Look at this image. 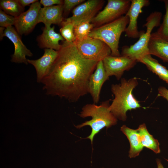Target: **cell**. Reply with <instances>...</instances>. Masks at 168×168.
<instances>
[{
  "mask_svg": "<svg viewBox=\"0 0 168 168\" xmlns=\"http://www.w3.org/2000/svg\"><path fill=\"white\" fill-rule=\"evenodd\" d=\"M61 45L41 82L47 94L75 102L88 93L89 80L99 61L83 57L74 42L65 40Z\"/></svg>",
  "mask_w": 168,
  "mask_h": 168,
  "instance_id": "1",
  "label": "cell"
},
{
  "mask_svg": "<svg viewBox=\"0 0 168 168\" xmlns=\"http://www.w3.org/2000/svg\"><path fill=\"white\" fill-rule=\"evenodd\" d=\"M138 84L137 78L133 77L128 80L122 78L119 83L111 85V91L114 98L109 109L117 119L125 121L128 110L141 107L133 94Z\"/></svg>",
  "mask_w": 168,
  "mask_h": 168,
  "instance_id": "2",
  "label": "cell"
},
{
  "mask_svg": "<svg viewBox=\"0 0 168 168\" xmlns=\"http://www.w3.org/2000/svg\"><path fill=\"white\" fill-rule=\"evenodd\" d=\"M109 101H103L99 105L94 103L87 104L82 109L79 115L82 118L91 117V120L75 126L80 128L86 126H89L91 128V134L86 138L90 140L92 144L94 136L104 128H107L116 124L117 119L109 109Z\"/></svg>",
  "mask_w": 168,
  "mask_h": 168,
  "instance_id": "3",
  "label": "cell"
},
{
  "mask_svg": "<svg viewBox=\"0 0 168 168\" xmlns=\"http://www.w3.org/2000/svg\"><path fill=\"white\" fill-rule=\"evenodd\" d=\"M129 21L128 17L126 15L123 16L112 22L94 28L88 36L99 39L107 44L111 49V55L120 56L118 49L119 40Z\"/></svg>",
  "mask_w": 168,
  "mask_h": 168,
  "instance_id": "4",
  "label": "cell"
},
{
  "mask_svg": "<svg viewBox=\"0 0 168 168\" xmlns=\"http://www.w3.org/2000/svg\"><path fill=\"white\" fill-rule=\"evenodd\" d=\"M162 14L155 11L147 17L146 22L143 26L146 28V32L142 31L138 40L130 46H124L122 49V56L128 57L138 62L145 55L149 54L148 45L153 28L160 26Z\"/></svg>",
  "mask_w": 168,
  "mask_h": 168,
  "instance_id": "5",
  "label": "cell"
},
{
  "mask_svg": "<svg viewBox=\"0 0 168 168\" xmlns=\"http://www.w3.org/2000/svg\"><path fill=\"white\" fill-rule=\"evenodd\" d=\"M131 4L129 0H108L104 9L92 19L95 27L112 22L125 15Z\"/></svg>",
  "mask_w": 168,
  "mask_h": 168,
  "instance_id": "6",
  "label": "cell"
},
{
  "mask_svg": "<svg viewBox=\"0 0 168 168\" xmlns=\"http://www.w3.org/2000/svg\"><path fill=\"white\" fill-rule=\"evenodd\" d=\"M74 43L80 54L87 59L99 61L111 54L109 46L99 39L88 36L82 40Z\"/></svg>",
  "mask_w": 168,
  "mask_h": 168,
  "instance_id": "7",
  "label": "cell"
},
{
  "mask_svg": "<svg viewBox=\"0 0 168 168\" xmlns=\"http://www.w3.org/2000/svg\"><path fill=\"white\" fill-rule=\"evenodd\" d=\"M104 2L105 1L102 0H89L85 2L73 9L71 17L65 20L72 23L74 26L82 22H91Z\"/></svg>",
  "mask_w": 168,
  "mask_h": 168,
  "instance_id": "8",
  "label": "cell"
},
{
  "mask_svg": "<svg viewBox=\"0 0 168 168\" xmlns=\"http://www.w3.org/2000/svg\"><path fill=\"white\" fill-rule=\"evenodd\" d=\"M41 8V4L38 1L30 5L28 10L16 17L14 26L20 35L29 34L38 23L39 14Z\"/></svg>",
  "mask_w": 168,
  "mask_h": 168,
  "instance_id": "9",
  "label": "cell"
},
{
  "mask_svg": "<svg viewBox=\"0 0 168 168\" xmlns=\"http://www.w3.org/2000/svg\"><path fill=\"white\" fill-rule=\"evenodd\" d=\"M137 61L128 57L111 55L105 57L103 63L107 76H114L117 80L121 77L124 71H128L136 64Z\"/></svg>",
  "mask_w": 168,
  "mask_h": 168,
  "instance_id": "10",
  "label": "cell"
},
{
  "mask_svg": "<svg viewBox=\"0 0 168 168\" xmlns=\"http://www.w3.org/2000/svg\"><path fill=\"white\" fill-rule=\"evenodd\" d=\"M20 36L16 29L12 26L5 29L3 37H7L14 45V51L12 56L11 62L27 64L26 56L31 57L33 54L23 43Z\"/></svg>",
  "mask_w": 168,
  "mask_h": 168,
  "instance_id": "11",
  "label": "cell"
},
{
  "mask_svg": "<svg viewBox=\"0 0 168 168\" xmlns=\"http://www.w3.org/2000/svg\"><path fill=\"white\" fill-rule=\"evenodd\" d=\"M131 4L125 15L129 19V23L125 31L127 37L133 39L139 38L142 31L138 30L137 19L142 9L150 4L148 0H131Z\"/></svg>",
  "mask_w": 168,
  "mask_h": 168,
  "instance_id": "12",
  "label": "cell"
},
{
  "mask_svg": "<svg viewBox=\"0 0 168 168\" xmlns=\"http://www.w3.org/2000/svg\"><path fill=\"white\" fill-rule=\"evenodd\" d=\"M58 54V51L45 49L43 55L40 58L36 60L27 59L28 63L33 65L35 68L37 82H41L48 74Z\"/></svg>",
  "mask_w": 168,
  "mask_h": 168,
  "instance_id": "13",
  "label": "cell"
},
{
  "mask_svg": "<svg viewBox=\"0 0 168 168\" xmlns=\"http://www.w3.org/2000/svg\"><path fill=\"white\" fill-rule=\"evenodd\" d=\"M109 78L106 74L103 60L99 61L95 71L90 76L88 84V93L90 94L94 104L99 102L102 86Z\"/></svg>",
  "mask_w": 168,
  "mask_h": 168,
  "instance_id": "14",
  "label": "cell"
},
{
  "mask_svg": "<svg viewBox=\"0 0 168 168\" xmlns=\"http://www.w3.org/2000/svg\"><path fill=\"white\" fill-rule=\"evenodd\" d=\"M55 27H45L42 34L37 38L39 47L42 49H51L58 51L62 45L59 43L60 40L64 41L61 35L54 30Z\"/></svg>",
  "mask_w": 168,
  "mask_h": 168,
  "instance_id": "15",
  "label": "cell"
},
{
  "mask_svg": "<svg viewBox=\"0 0 168 168\" xmlns=\"http://www.w3.org/2000/svg\"><path fill=\"white\" fill-rule=\"evenodd\" d=\"M63 4L41 7L39 12L38 23H44L45 27L51 26L52 24L61 25L63 20Z\"/></svg>",
  "mask_w": 168,
  "mask_h": 168,
  "instance_id": "16",
  "label": "cell"
},
{
  "mask_svg": "<svg viewBox=\"0 0 168 168\" xmlns=\"http://www.w3.org/2000/svg\"><path fill=\"white\" fill-rule=\"evenodd\" d=\"M149 53L168 62V41L155 32L152 33L148 45Z\"/></svg>",
  "mask_w": 168,
  "mask_h": 168,
  "instance_id": "17",
  "label": "cell"
},
{
  "mask_svg": "<svg viewBox=\"0 0 168 168\" xmlns=\"http://www.w3.org/2000/svg\"><path fill=\"white\" fill-rule=\"evenodd\" d=\"M120 130L126 135L130 144L129 157L132 158L138 156L143 147L141 142L138 129H131L124 125L121 127Z\"/></svg>",
  "mask_w": 168,
  "mask_h": 168,
  "instance_id": "18",
  "label": "cell"
},
{
  "mask_svg": "<svg viewBox=\"0 0 168 168\" xmlns=\"http://www.w3.org/2000/svg\"><path fill=\"white\" fill-rule=\"evenodd\" d=\"M138 62L144 64L150 70L168 83V70L153 58L151 54H148L145 55Z\"/></svg>",
  "mask_w": 168,
  "mask_h": 168,
  "instance_id": "19",
  "label": "cell"
},
{
  "mask_svg": "<svg viewBox=\"0 0 168 168\" xmlns=\"http://www.w3.org/2000/svg\"><path fill=\"white\" fill-rule=\"evenodd\" d=\"M138 129L143 147L152 150L156 154L160 153L161 151L159 143L149 133L145 124L140 125Z\"/></svg>",
  "mask_w": 168,
  "mask_h": 168,
  "instance_id": "20",
  "label": "cell"
},
{
  "mask_svg": "<svg viewBox=\"0 0 168 168\" xmlns=\"http://www.w3.org/2000/svg\"><path fill=\"white\" fill-rule=\"evenodd\" d=\"M0 6V9L7 14L15 17L24 12V8L18 0H1Z\"/></svg>",
  "mask_w": 168,
  "mask_h": 168,
  "instance_id": "21",
  "label": "cell"
},
{
  "mask_svg": "<svg viewBox=\"0 0 168 168\" xmlns=\"http://www.w3.org/2000/svg\"><path fill=\"white\" fill-rule=\"evenodd\" d=\"M94 27L90 21L82 22L74 27V33L75 40L74 42L79 41L88 37Z\"/></svg>",
  "mask_w": 168,
  "mask_h": 168,
  "instance_id": "22",
  "label": "cell"
},
{
  "mask_svg": "<svg viewBox=\"0 0 168 168\" xmlns=\"http://www.w3.org/2000/svg\"><path fill=\"white\" fill-rule=\"evenodd\" d=\"M60 25L61 27L60 32L62 37L67 42H74L75 40L74 33V25L65 19Z\"/></svg>",
  "mask_w": 168,
  "mask_h": 168,
  "instance_id": "23",
  "label": "cell"
},
{
  "mask_svg": "<svg viewBox=\"0 0 168 168\" xmlns=\"http://www.w3.org/2000/svg\"><path fill=\"white\" fill-rule=\"evenodd\" d=\"M161 1L165 4L166 13L162 23L156 32L160 37L168 41V0Z\"/></svg>",
  "mask_w": 168,
  "mask_h": 168,
  "instance_id": "24",
  "label": "cell"
},
{
  "mask_svg": "<svg viewBox=\"0 0 168 168\" xmlns=\"http://www.w3.org/2000/svg\"><path fill=\"white\" fill-rule=\"evenodd\" d=\"M16 17L7 14L0 9V26L4 28L14 25Z\"/></svg>",
  "mask_w": 168,
  "mask_h": 168,
  "instance_id": "25",
  "label": "cell"
},
{
  "mask_svg": "<svg viewBox=\"0 0 168 168\" xmlns=\"http://www.w3.org/2000/svg\"><path fill=\"white\" fill-rule=\"evenodd\" d=\"M84 0H64L63 4V12L65 14L68 13L76 6L84 2Z\"/></svg>",
  "mask_w": 168,
  "mask_h": 168,
  "instance_id": "26",
  "label": "cell"
},
{
  "mask_svg": "<svg viewBox=\"0 0 168 168\" xmlns=\"http://www.w3.org/2000/svg\"><path fill=\"white\" fill-rule=\"evenodd\" d=\"M40 2L44 7H49L54 5H63V1L61 0H40Z\"/></svg>",
  "mask_w": 168,
  "mask_h": 168,
  "instance_id": "27",
  "label": "cell"
},
{
  "mask_svg": "<svg viewBox=\"0 0 168 168\" xmlns=\"http://www.w3.org/2000/svg\"><path fill=\"white\" fill-rule=\"evenodd\" d=\"M158 96L165 99L168 102V89L164 86H160L158 89Z\"/></svg>",
  "mask_w": 168,
  "mask_h": 168,
  "instance_id": "28",
  "label": "cell"
},
{
  "mask_svg": "<svg viewBox=\"0 0 168 168\" xmlns=\"http://www.w3.org/2000/svg\"><path fill=\"white\" fill-rule=\"evenodd\" d=\"M21 5L24 8L36 2L37 0H18Z\"/></svg>",
  "mask_w": 168,
  "mask_h": 168,
  "instance_id": "29",
  "label": "cell"
},
{
  "mask_svg": "<svg viewBox=\"0 0 168 168\" xmlns=\"http://www.w3.org/2000/svg\"><path fill=\"white\" fill-rule=\"evenodd\" d=\"M156 162L157 164V168H164L160 159H156Z\"/></svg>",
  "mask_w": 168,
  "mask_h": 168,
  "instance_id": "30",
  "label": "cell"
},
{
  "mask_svg": "<svg viewBox=\"0 0 168 168\" xmlns=\"http://www.w3.org/2000/svg\"><path fill=\"white\" fill-rule=\"evenodd\" d=\"M0 39L1 40L2 39L3 37V35L4 34V30L5 28L0 27Z\"/></svg>",
  "mask_w": 168,
  "mask_h": 168,
  "instance_id": "31",
  "label": "cell"
},
{
  "mask_svg": "<svg viewBox=\"0 0 168 168\" xmlns=\"http://www.w3.org/2000/svg\"><path fill=\"white\" fill-rule=\"evenodd\" d=\"M166 160L168 162V159H166Z\"/></svg>",
  "mask_w": 168,
  "mask_h": 168,
  "instance_id": "32",
  "label": "cell"
},
{
  "mask_svg": "<svg viewBox=\"0 0 168 168\" xmlns=\"http://www.w3.org/2000/svg\"><path fill=\"white\" fill-rule=\"evenodd\" d=\"M167 84H168V83H167Z\"/></svg>",
  "mask_w": 168,
  "mask_h": 168,
  "instance_id": "33",
  "label": "cell"
}]
</instances>
